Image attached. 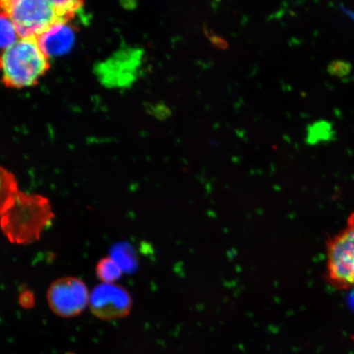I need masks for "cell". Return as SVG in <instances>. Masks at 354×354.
<instances>
[{"label":"cell","mask_w":354,"mask_h":354,"mask_svg":"<svg viewBox=\"0 0 354 354\" xmlns=\"http://www.w3.org/2000/svg\"><path fill=\"white\" fill-rule=\"evenodd\" d=\"M55 218L48 198L19 190L10 209L0 216V229L10 243L30 245L41 239Z\"/></svg>","instance_id":"cell-1"},{"label":"cell","mask_w":354,"mask_h":354,"mask_svg":"<svg viewBox=\"0 0 354 354\" xmlns=\"http://www.w3.org/2000/svg\"><path fill=\"white\" fill-rule=\"evenodd\" d=\"M50 68L37 38H21L0 56V71L6 86L25 88L34 86Z\"/></svg>","instance_id":"cell-2"},{"label":"cell","mask_w":354,"mask_h":354,"mask_svg":"<svg viewBox=\"0 0 354 354\" xmlns=\"http://www.w3.org/2000/svg\"><path fill=\"white\" fill-rule=\"evenodd\" d=\"M326 278L339 290L354 288V211L347 224L326 243Z\"/></svg>","instance_id":"cell-3"},{"label":"cell","mask_w":354,"mask_h":354,"mask_svg":"<svg viewBox=\"0 0 354 354\" xmlns=\"http://www.w3.org/2000/svg\"><path fill=\"white\" fill-rule=\"evenodd\" d=\"M0 12L6 13L21 38L35 37L62 20L48 0H0Z\"/></svg>","instance_id":"cell-4"},{"label":"cell","mask_w":354,"mask_h":354,"mask_svg":"<svg viewBox=\"0 0 354 354\" xmlns=\"http://www.w3.org/2000/svg\"><path fill=\"white\" fill-rule=\"evenodd\" d=\"M48 304L57 316L73 317L81 314L90 302L86 283L74 277H64L52 283L47 292Z\"/></svg>","instance_id":"cell-5"},{"label":"cell","mask_w":354,"mask_h":354,"mask_svg":"<svg viewBox=\"0 0 354 354\" xmlns=\"http://www.w3.org/2000/svg\"><path fill=\"white\" fill-rule=\"evenodd\" d=\"M129 292L114 283H102L93 290L90 305L94 315L103 320H112L127 315L131 309Z\"/></svg>","instance_id":"cell-6"},{"label":"cell","mask_w":354,"mask_h":354,"mask_svg":"<svg viewBox=\"0 0 354 354\" xmlns=\"http://www.w3.org/2000/svg\"><path fill=\"white\" fill-rule=\"evenodd\" d=\"M76 35L68 21L55 22L37 37L39 48L48 57L66 54L72 50Z\"/></svg>","instance_id":"cell-7"},{"label":"cell","mask_w":354,"mask_h":354,"mask_svg":"<svg viewBox=\"0 0 354 354\" xmlns=\"http://www.w3.org/2000/svg\"><path fill=\"white\" fill-rule=\"evenodd\" d=\"M19 192V183L15 174L0 166V216L10 209Z\"/></svg>","instance_id":"cell-8"},{"label":"cell","mask_w":354,"mask_h":354,"mask_svg":"<svg viewBox=\"0 0 354 354\" xmlns=\"http://www.w3.org/2000/svg\"><path fill=\"white\" fill-rule=\"evenodd\" d=\"M97 277L103 283H114L122 276V270L112 257H104L96 264Z\"/></svg>","instance_id":"cell-9"},{"label":"cell","mask_w":354,"mask_h":354,"mask_svg":"<svg viewBox=\"0 0 354 354\" xmlns=\"http://www.w3.org/2000/svg\"><path fill=\"white\" fill-rule=\"evenodd\" d=\"M115 260L123 272H132L136 267V257L133 254L131 247L127 246L125 243L118 245L114 247L111 256Z\"/></svg>","instance_id":"cell-10"},{"label":"cell","mask_w":354,"mask_h":354,"mask_svg":"<svg viewBox=\"0 0 354 354\" xmlns=\"http://www.w3.org/2000/svg\"><path fill=\"white\" fill-rule=\"evenodd\" d=\"M62 20L69 21L83 6L84 0H48Z\"/></svg>","instance_id":"cell-11"},{"label":"cell","mask_w":354,"mask_h":354,"mask_svg":"<svg viewBox=\"0 0 354 354\" xmlns=\"http://www.w3.org/2000/svg\"><path fill=\"white\" fill-rule=\"evenodd\" d=\"M17 35L15 25L6 13L0 12V48H8L17 41Z\"/></svg>","instance_id":"cell-12"},{"label":"cell","mask_w":354,"mask_h":354,"mask_svg":"<svg viewBox=\"0 0 354 354\" xmlns=\"http://www.w3.org/2000/svg\"><path fill=\"white\" fill-rule=\"evenodd\" d=\"M33 301L32 295L26 291L21 295V302L28 305V303L32 304Z\"/></svg>","instance_id":"cell-13"}]
</instances>
